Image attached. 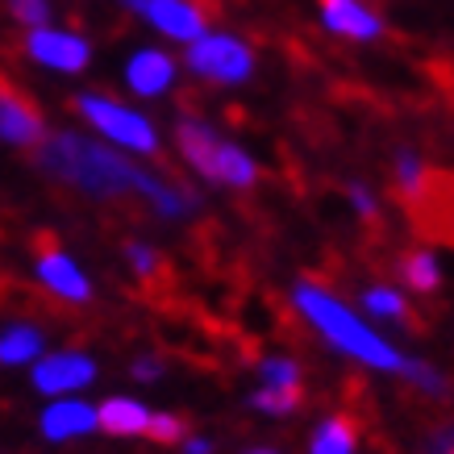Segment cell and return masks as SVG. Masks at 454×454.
I'll list each match as a JSON object with an SVG mask.
<instances>
[{
	"label": "cell",
	"instance_id": "obj_1",
	"mask_svg": "<svg viewBox=\"0 0 454 454\" xmlns=\"http://www.w3.org/2000/svg\"><path fill=\"white\" fill-rule=\"evenodd\" d=\"M34 167L46 179L92 200H142L163 221H188L200 208V196L188 184L146 171L134 154L75 129L42 134V142L34 146Z\"/></svg>",
	"mask_w": 454,
	"mask_h": 454
},
{
	"label": "cell",
	"instance_id": "obj_2",
	"mask_svg": "<svg viewBox=\"0 0 454 454\" xmlns=\"http://www.w3.org/2000/svg\"><path fill=\"white\" fill-rule=\"evenodd\" d=\"M292 304H296V313H301L304 321L325 338V346H333L338 355L355 358L358 367H367V372L400 375V367H404L409 355H400L384 333L372 330L342 296H333L330 288H321L313 279H301V284L292 288Z\"/></svg>",
	"mask_w": 454,
	"mask_h": 454
},
{
	"label": "cell",
	"instance_id": "obj_3",
	"mask_svg": "<svg viewBox=\"0 0 454 454\" xmlns=\"http://www.w3.org/2000/svg\"><path fill=\"white\" fill-rule=\"evenodd\" d=\"M176 151L200 179L217 184V188H230V192H250L262 176V167L250 159V151L221 138L217 129L200 121V117H179L176 121Z\"/></svg>",
	"mask_w": 454,
	"mask_h": 454
},
{
	"label": "cell",
	"instance_id": "obj_4",
	"mask_svg": "<svg viewBox=\"0 0 454 454\" xmlns=\"http://www.w3.org/2000/svg\"><path fill=\"white\" fill-rule=\"evenodd\" d=\"M75 113L83 117V125L97 134L100 142H109L125 154H142V159H159L163 154V142H159V129L146 113H138L134 105L109 97V92H80L71 100Z\"/></svg>",
	"mask_w": 454,
	"mask_h": 454
},
{
	"label": "cell",
	"instance_id": "obj_5",
	"mask_svg": "<svg viewBox=\"0 0 454 454\" xmlns=\"http://www.w3.org/2000/svg\"><path fill=\"white\" fill-rule=\"evenodd\" d=\"M184 67L196 80L217 83V88H238L254 75V46L230 29H205L200 38L184 46Z\"/></svg>",
	"mask_w": 454,
	"mask_h": 454
},
{
	"label": "cell",
	"instance_id": "obj_6",
	"mask_svg": "<svg viewBox=\"0 0 454 454\" xmlns=\"http://www.w3.org/2000/svg\"><path fill=\"white\" fill-rule=\"evenodd\" d=\"M34 276L55 301L71 304V309L92 304V279L67 250H59L55 234H38V242H34Z\"/></svg>",
	"mask_w": 454,
	"mask_h": 454
},
{
	"label": "cell",
	"instance_id": "obj_7",
	"mask_svg": "<svg viewBox=\"0 0 454 454\" xmlns=\"http://www.w3.org/2000/svg\"><path fill=\"white\" fill-rule=\"evenodd\" d=\"M26 59L38 67L55 71V75H83L92 67V42L83 38L80 29L63 26H34L26 29Z\"/></svg>",
	"mask_w": 454,
	"mask_h": 454
},
{
	"label": "cell",
	"instance_id": "obj_8",
	"mask_svg": "<svg viewBox=\"0 0 454 454\" xmlns=\"http://www.w3.org/2000/svg\"><path fill=\"white\" fill-rule=\"evenodd\" d=\"M29 384L42 396H80L83 387L97 384V358L80 350V346H67V350H42L34 363H29Z\"/></svg>",
	"mask_w": 454,
	"mask_h": 454
},
{
	"label": "cell",
	"instance_id": "obj_9",
	"mask_svg": "<svg viewBox=\"0 0 454 454\" xmlns=\"http://www.w3.org/2000/svg\"><path fill=\"white\" fill-rule=\"evenodd\" d=\"M138 17L154 34H163V38L179 42V46H188L208 29V9L200 0H142Z\"/></svg>",
	"mask_w": 454,
	"mask_h": 454
},
{
	"label": "cell",
	"instance_id": "obj_10",
	"mask_svg": "<svg viewBox=\"0 0 454 454\" xmlns=\"http://www.w3.org/2000/svg\"><path fill=\"white\" fill-rule=\"evenodd\" d=\"M38 434L46 442H80L97 434V404L83 396H51V404L38 413Z\"/></svg>",
	"mask_w": 454,
	"mask_h": 454
},
{
	"label": "cell",
	"instance_id": "obj_11",
	"mask_svg": "<svg viewBox=\"0 0 454 454\" xmlns=\"http://www.w3.org/2000/svg\"><path fill=\"white\" fill-rule=\"evenodd\" d=\"M176 80H179V63L159 46H142V51L125 59V88L138 100L163 97V92L176 88Z\"/></svg>",
	"mask_w": 454,
	"mask_h": 454
},
{
	"label": "cell",
	"instance_id": "obj_12",
	"mask_svg": "<svg viewBox=\"0 0 454 454\" xmlns=\"http://www.w3.org/2000/svg\"><path fill=\"white\" fill-rule=\"evenodd\" d=\"M46 134V121L42 113L34 109V100L21 97L9 80H0V142L4 146H21V151H34Z\"/></svg>",
	"mask_w": 454,
	"mask_h": 454
},
{
	"label": "cell",
	"instance_id": "obj_13",
	"mask_svg": "<svg viewBox=\"0 0 454 454\" xmlns=\"http://www.w3.org/2000/svg\"><path fill=\"white\" fill-rule=\"evenodd\" d=\"M321 26L350 42H380L384 38V17L367 0H317Z\"/></svg>",
	"mask_w": 454,
	"mask_h": 454
},
{
	"label": "cell",
	"instance_id": "obj_14",
	"mask_svg": "<svg viewBox=\"0 0 454 454\" xmlns=\"http://www.w3.org/2000/svg\"><path fill=\"white\" fill-rule=\"evenodd\" d=\"M151 421V409L134 396H109L97 404V429H105L109 438H142Z\"/></svg>",
	"mask_w": 454,
	"mask_h": 454
},
{
	"label": "cell",
	"instance_id": "obj_15",
	"mask_svg": "<svg viewBox=\"0 0 454 454\" xmlns=\"http://www.w3.org/2000/svg\"><path fill=\"white\" fill-rule=\"evenodd\" d=\"M46 350V333L34 321H9L0 330V367H29Z\"/></svg>",
	"mask_w": 454,
	"mask_h": 454
},
{
	"label": "cell",
	"instance_id": "obj_16",
	"mask_svg": "<svg viewBox=\"0 0 454 454\" xmlns=\"http://www.w3.org/2000/svg\"><path fill=\"white\" fill-rule=\"evenodd\" d=\"M358 450V421L346 413H333L325 421H317L313 438H309V454H355Z\"/></svg>",
	"mask_w": 454,
	"mask_h": 454
},
{
	"label": "cell",
	"instance_id": "obj_17",
	"mask_svg": "<svg viewBox=\"0 0 454 454\" xmlns=\"http://www.w3.org/2000/svg\"><path fill=\"white\" fill-rule=\"evenodd\" d=\"M358 304H363V309H367L372 317L387 321V325H404V330H413V325H417L409 301H404L396 288H387V284H372V288H363Z\"/></svg>",
	"mask_w": 454,
	"mask_h": 454
},
{
	"label": "cell",
	"instance_id": "obj_18",
	"mask_svg": "<svg viewBox=\"0 0 454 454\" xmlns=\"http://www.w3.org/2000/svg\"><path fill=\"white\" fill-rule=\"evenodd\" d=\"M392 179H396V192L409 200V205H421L429 196V167L417 151H396L392 159Z\"/></svg>",
	"mask_w": 454,
	"mask_h": 454
},
{
	"label": "cell",
	"instance_id": "obj_19",
	"mask_svg": "<svg viewBox=\"0 0 454 454\" xmlns=\"http://www.w3.org/2000/svg\"><path fill=\"white\" fill-rule=\"evenodd\" d=\"M400 279L417 292V296H429V292L442 288V267H438V254L429 250H409L400 254Z\"/></svg>",
	"mask_w": 454,
	"mask_h": 454
},
{
	"label": "cell",
	"instance_id": "obj_20",
	"mask_svg": "<svg viewBox=\"0 0 454 454\" xmlns=\"http://www.w3.org/2000/svg\"><path fill=\"white\" fill-rule=\"evenodd\" d=\"M304 404V387H254L250 392V409H259L267 417H292Z\"/></svg>",
	"mask_w": 454,
	"mask_h": 454
},
{
	"label": "cell",
	"instance_id": "obj_21",
	"mask_svg": "<svg viewBox=\"0 0 454 454\" xmlns=\"http://www.w3.org/2000/svg\"><path fill=\"white\" fill-rule=\"evenodd\" d=\"M259 384L262 387H304L301 363L288 355H267L259 363Z\"/></svg>",
	"mask_w": 454,
	"mask_h": 454
},
{
	"label": "cell",
	"instance_id": "obj_22",
	"mask_svg": "<svg viewBox=\"0 0 454 454\" xmlns=\"http://www.w3.org/2000/svg\"><path fill=\"white\" fill-rule=\"evenodd\" d=\"M121 254H125V262H129V271L138 279H159L163 276V254L151 247V242H142V238H129L121 247Z\"/></svg>",
	"mask_w": 454,
	"mask_h": 454
},
{
	"label": "cell",
	"instance_id": "obj_23",
	"mask_svg": "<svg viewBox=\"0 0 454 454\" xmlns=\"http://www.w3.org/2000/svg\"><path fill=\"white\" fill-rule=\"evenodd\" d=\"M400 375L409 380V384L417 387V392H426V396H446L450 392V384H446V375L438 372V367H429V363H421V358H404V367H400Z\"/></svg>",
	"mask_w": 454,
	"mask_h": 454
},
{
	"label": "cell",
	"instance_id": "obj_24",
	"mask_svg": "<svg viewBox=\"0 0 454 454\" xmlns=\"http://www.w3.org/2000/svg\"><path fill=\"white\" fill-rule=\"evenodd\" d=\"M142 438L159 442V446H179V442L188 438V421L179 413H151V421H146V434Z\"/></svg>",
	"mask_w": 454,
	"mask_h": 454
},
{
	"label": "cell",
	"instance_id": "obj_25",
	"mask_svg": "<svg viewBox=\"0 0 454 454\" xmlns=\"http://www.w3.org/2000/svg\"><path fill=\"white\" fill-rule=\"evenodd\" d=\"M4 4H9V17L17 26H51V0H4Z\"/></svg>",
	"mask_w": 454,
	"mask_h": 454
},
{
	"label": "cell",
	"instance_id": "obj_26",
	"mask_svg": "<svg viewBox=\"0 0 454 454\" xmlns=\"http://www.w3.org/2000/svg\"><path fill=\"white\" fill-rule=\"evenodd\" d=\"M346 200H350V208H355L363 221H375V213H380V205H375V192L367 188V184H346Z\"/></svg>",
	"mask_w": 454,
	"mask_h": 454
},
{
	"label": "cell",
	"instance_id": "obj_27",
	"mask_svg": "<svg viewBox=\"0 0 454 454\" xmlns=\"http://www.w3.org/2000/svg\"><path fill=\"white\" fill-rule=\"evenodd\" d=\"M129 375H134L138 384H154V380L163 375V358L159 355H138L134 363H129Z\"/></svg>",
	"mask_w": 454,
	"mask_h": 454
},
{
	"label": "cell",
	"instance_id": "obj_28",
	"mask_svg": "<svg viewBox=\"0 0 454 454\" xmlns=\"http://www.w3.org/2000/svg\"><path fill=\"white\" fill-rule=\"evenodd\" d=\"M450 450H454V426L438 429V434H429L426 454H450Z\"/></svg>",
	"mask_w": 454,
	"mask_h": 454
},
{
	"label": "cell",
	"instance_id": "obj_29",
	"mask_svg": "<svg viewBox=\"0 0 454 454\" xmlns=\"http://www.w3.org/2000/svg\"><path fill=\"white\" fill-rule=\"evenodd\" d=\"M213 450H217V442L200 438V434H188V438L179 442V454H213Z\"/></svg>",
	"mask_w": 454,
	"mask_h": 454
},
{
	"label": "cell",
	"instance_id": "obj_30",
	"mask_svg": "<svg viewBox=\"0 0 454 454\" xmlns=\"http://www.w3.org/2000/svg\"><path fill=\"white\" fill-rule=\"evenodd\" d=\"M247 454H279V450H271V446H254V450H247Z\"/></svg>",
	"mask_w": 454,
	"mask_h": 454
}]
</instances>
